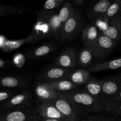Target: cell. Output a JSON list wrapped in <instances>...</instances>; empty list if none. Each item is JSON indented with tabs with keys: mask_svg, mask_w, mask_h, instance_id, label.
<instances>
[{
	"mask_svg": "<svg viewBox=\"0 0 121 121\" xmlns=\"http://www.w3.org/2000/svg\"><path fill=\"white\" fill-rule=\"evenodd\" d=\"M63 94L70 102L77 115H83L104 109L101 99L92 96L85 91L73 90Z\"/></svg>",
	"mask_w": 121,
	"mask_h": 121,
	"instance_id": "obj_1",
	"label": "cell"
},
{
	"mask_svg": "<svg viewBox=\"0 0 121 121\" xmlns=\"http://www.w3.org/2000/svg\"><path fill=\"white\" fill-rule=\"evenodd\" d=\"M52 11L43 10L37 13V18L30 36L32 43L50 37V17Z\"/></svg>",
	"mask_w": 121,
	"mask_h": 121,
	"instance_id": "obj_2",
	"label": "cell"
},
{
	"mask_svg": "<svg viewBox=\"0 0 121 121\" xmlns=\"http://www.w3.org/2000/svg\"><path fill=\"white\" fill-rule=\"evenodd\" d=\"M83 24L81 15L75 10L72 17L63 24L60 34V41L66 43L73 40L82 28Z\"/></svg>",
	"mask_w": 121,
	"mask_h": 121,
	"instance_id": "obj_3",
	"label": "cell"
},
{
	"mask_svg": "<svg viewBox=\"0 0 121 121\" xmlns=\"http://www.w3.org/2000/svg\"><path fill=\"white\" fill-rule=\"evenodd\" d=\"M118 43L100 34L98 41L93 47L96 61H100L105 59Z\"/></svg>",
	"mask_w": 121,
	"mask_h": 121,
	"instance_id": "obj_4",
	"label": "cell"
},
{
	"mask_svg": "<svg viewBox=\"0 0 121 121\" xmlns=\"http://www.w3.org/2000/svg\"><path fill=\"white\" fill-rule=\"evenodd\" d=\"M31 111L24 108L11 109L1 115L0 121H39V114Z\"/></svg>",
	"mask_w": 121,
	"mask_h": 121,
	"instance_id": "obj_5",
	"label": "cell"
},
{
	"mask_svg": "<svg viewBox=\"0 0 121 121\" xmlns=\"http://www.w3.org/2000/svg\"><path fill=\"white\" fill-rule=\"evenodd\" d=\"M35 111L43 118L58 119L62 121H69L58 111L52 102H42L37 105Z\"/></svg>",
	"mask_w": 121,
	"mask_h": 121,
	"instance_id": "obj_6",
	"label": "cell"
},
{
	"mask_svg": "<svg viewBox=\"0 0 121 121\" xmlns=\"http://www.w3.org/2000/svg\"><path fill=\"white\" fill-rule=\"evenodd\" d=\"M52 102L58 111L68 120H76L78 115L74 111L70 102L63 93H61Z\"/></svg>",
	"mask_w": 121,
	"mask_h": 121,
	"instance_id": "obj_7",
	"label": "cell"
},
{
	"mask_svg": "<svg viewBox=\"0 0 121 121\" xmlns=\"http://www.w3.org/2000/svg\"><path fill=\"white\" fill-rule=\"evenodd\" d=\"M76 51L72 48H67L63 51L54 60V64L57 66L69 70L76 65Z\"/></svg>",
	"mask_w": 121,
	"mask_h": 121,
	"instance_id": "obj_8",
	"label": "cell"
},
{
	"mask_svg": "<svg viewBox=\"0 0 121 121\" xmlns=\"http://www.w3.org/2000/svg\"><path fill=\"white\" fill-rule=\"evenodd\" d=\"M70 72V70L59 66L53 67L41 73L39 76V79L43 83L53 82L61 79H67Z\"/></svg>",
	"mask_w": 121,
	"mask_h": 121,
	"instance_id": "obj_9",
	"label": "cell"
},
{
	"mask_svg": "<svg viewBox=\"0 0 121 121\" xmlns=\"http://www.w3.org/2000/svg\"><path fill=\"white\" fill-rule=\"evenodd\" d=\"M102 98H112L121 90V78L118 75L108 79L101 80Z\"/></svg>",
	"mask_w": 121,
	"mask_h": 121,
	"instance_id": "obj_10",
	"label": "cell"
},
{
	"mask_svg": "<svg viewBox=\"0 0 121 121\" xmlns=\"http://www.w3.org/2000/svg\"><path fill=\"white\" fill-rule=\"evenodd\" d=\"M31 95L30 92H24L14 95L8 101L1 105V111H8L13 109L21 108L29 104Z\"/></svg>",
	"mask_w": 121,
	"mask_h": 121,
	"instance_id": "obj_11",
	"label": "cell"
},
{
	"mask_svg": "<svg viewBox=\"0 0 121 121\" xmlns=\"http://www.w3.org/2000/svg\"><path fill=\"white\" fill-rule=\"evenodd\" d=\"M100 34L101 33L96 26L93 22H89L82 31V40L84 47H93Z\"/></svg>",
	"mask_w": 121,
	"mask_h": 121,
	"instance_id": "obj_12",
	"label": "cell"
},
{
	"mask_svg": "<svg viewBox=\"0 0 121 121\" xmlns=\"http://www.w3.org/2000/svg\"><path fill=\"white\" fill-rule=\"evenodd\" d=\"M34 93L37 98L42 102H53L61 93L54 91L50 87L47 83H39L34 89Z\"/></svg>",
	"mask_w": 121,
	"mask_h": 121,
	"instance_id": "obj_13",
	"label": "cell"
},
{
	"mask_svg": "<svg viewBox=\"0 0 121 121\" xmlns=\"http://www.w3.org/2000/svg\"><path fill=\"white\" fill-rule=\"evenodd\" d=\"M113 1L111 0H101L93 5L89 9L87 17L90 22H92L97 19L105 16L108 9Z\"/></svg>",
	"mask_w": 121,
	"mask_h": 121,
	"instance_id": "obj_14",
	"label": "cell"
},
{
	"mask_svg": "<svg viewBox=\"0 0 121 121\" xmlns=\"http://www.w3.org/2000/svg\"><path fill=\"white\" fill-rule=\"evenodd\" d=\"M119 68H121V57L97 63L89 67L88 71L92 72H99L116 70Z\"/></svg>",
	"mask_w": 121,
	"mask_h": 121,
	"instance_id": "obj_15",
	"label": "cell"
},
{
	"mask_svg": "<svg viewBox=\"0 0 121 121\" xmlns=\"http://www.w3.org/2000/svg\"><path fill=\"white\" fill-rule=\"evenodd\" d=\"M95 58V52L93 47L83 48L77 57L76 65L82 68H86L90 66Z\"/></svg>",
	"mask_w": 121,
	"mask_h": 121,
	"instance_id": "obj_16",
	"label": "cell"
},
{
	"mask_svg": "<svg viewBox=\"0 0 121 121\" xmlns=\"http://www.w3.org/2000/svg\"><path fill=\"white\" fill-rule=\"evenodd\" d=\"M67 79L76 86L84 85L91 79V74L89 71L80 69L70 72Z\"/></svg>",
	"mask_w": 121,
	"mask_h": 121,
	"instance_id": "obj_17",
	"label": "cell"
},
{
	"mask_svg": "<svg viewBox=\"0 0 121 121\" xmlns=\"http://www.w3.org/2000/svg\"><path fill=\"white\" fill-rule=\"evenodd\" d=\"M84 86L85 91L92 95V96L98 99L102 98V85L101 80L90 79Z\"/></svg>",
	"mask_w": 121,
	"mask_h": 121,
	"instance_id": "obj_18",
	"label": "cell"
},
{
	"mask_svg": "<svg viewBox=\"0 0 121 121\" xmlns=\"http://www.w3.org/2000/svg\"><path fill=\"white\" fill-rule=\"evenodd\" d=\"M63 24L61 22L59 17L58 13L52 11L50 17V37L60 40V34Z\"/></svg>",
	"mask_w": 121,
	"mask_h": 121,
	"instance_id": "obj_19",
	"label": "cell"
},
{
	"mask_svg": "<svg viewBox=\"0 0 121 121\" xmlns=\"http://www.w3.org/2000/svg\"><path fill=\"white\" fill-rule=\"evenodd\" d=\"M32 43V38L30 35L24 39L16 40H8L4 39V42L1 43V48L4 52H10L20 48L26 43Z\"/></svg>",
	"mask_w": 121,
	"mask_h": 121,
	"instance_id": "obj_20",
	"label": "cell"
},
{
	"mask_svg": "<svg viewBox=\"0 0 121 121\" xmlns=\"http://www.w3.org/2000/svg\"><path fill=\"white\" fill-rule=\"evenodd\" d=\"M47 85L54 91L58 92H63L64 93L73 91L77 86L73 84L70 80L67 79H63L53 82L47 83Z\"/></svg>",
	"mask_w": 121,
	"mask_h": 121,
	"instance_id": "obj_21",
	"label": "cell"
},
{
	"mask_svg": "<svg viewBox=\"0 0 121 121\" xmlns=\"http://www.w3.org/2000/svg\"><path fill=\"white\" fill-rule=\"evenodd\" d=\"M121 0L113 1L108 9L104 18L108 22H111L121 18Z\"/></svg>",
	"mask_w": 121,
	"mask_h": 121,
	"instance_id": "obj_22",
	"label": "cell"
},
{
	"mask_svg": "<svg viewBox=\"0 0 121 121\" xmlns=\"http://www.w3.org/2000/svg\"><path fill=\"white\" fill-rule=\"evenodd\" d=\"M27 80L20 77L8 76L2 78L1 80V86L5 88H18L24 86Z\"/></svg>",
	"mask_w": 121,
	"mask_h": 121,
	"instance_id": "obj_23",
	"label": "cell"
},
{
	"mask_svg": "<svg viewBox=\"0 0 121 121\" xmlns=\"http://www.w3.org/2000/svg\"><path fill=\"white\" fill-rule=\"evenodd\" d=\"M104 108L112 114L121 117V100H116L111 98H102Z\"/></svg>",
	"mask_w": 121,
	"mask_h": 121,
	"instance_id": "obj_24",
	"label": "cell"
},
{
	"mask_svg": "<svg viewBox=\"0 0 121 121\" xmlns=\"http://www.w3.org/2000/svg\"><path fill=\"white\" fill-rule=\"evenodd\" d=\"M54 46L52 44H46L36 47L28 53V57L36 59L45 56L54 50Z\"/></svg>",
	"mask_w": 121,
	"mask_h": 121,
	"instance_id": "obj_25",
	"label": "cell"
},
{
	"mask_svg": "<svg viewBox=\"0 0 121 121\" xmlns=\"http://www.w3.org/2000/svg\"><path fill=\"white\" fill-rule=\"evenodd\" d=\"M29 11L24 7L11 5H0V15L2 17L15 15L17 14H22Z\"/></svg>",
	"mask_w": 121,
	"mask_h": 121,
	"instance_id": "obj_26",
	"label": "cell"
},
{
	"mask_svg": "<svg viewBox=\"0 0 121 121\" xmlns=\"http://www.w3.org/2000/svg\"><path fill=\"white\" fill-rule=\"evenodd\" d=\"M75 10L76 9H74L73 6L70 2H65L61 5L58 13L59 19L61 22L64 24L72 17Z\"/></svg>",
	"mask_w": 121,
	"mask_h": 121,
	"instance_id": "obj_27",
	"label": "cell"
},
{
	"mask_svg": "<svg viewBox=\"0 0 121 121\" xmlns=\"http://www.w3.org/2000/svg\"><path fill=\"white\" fill-rule=\"evenodd\" d=\"M64 3L63 0H47L44 4L43 9L46 11H53L62 5Z\"/></svg>",
	"mask_w": 121,
	"mask_h": 121,
	"instance_id": "obj_28",
	"label": "cell"
},
{
	"mask_svg": "<svg viewBox=\"0 0 121 121\" xmlns=\"http://www.w3.org/2000/svg\"><path fill=\"white\" fill-rule=\"evenodd\" d=\"M13 96V93L11 91H8V90L1 91V92H0V102L1 104L2 105L4 104Z\"/></svg>",
	"mask_w": 121,
	"mask_h": 121,
	"instance_id": "obj_29",
	"label": "cell"
},
{
	"mask_svg": "<svg viewBox=\"0 0 121 121\" xmlns=\"http://www.w3.org/2000/svg\"><path fill=\"white\" fill-rule=\"evenodd\" d=\"M72 3L78 6H83L85 4V1L84 0H73L72 1Z\"/></svg>",
	"mask_w": 121,
	"mask_h": 121,
	"instance_id": "obj_30",
	"label": "cell"
},
{
	"mask_svg": "<svg viewBox=\"0 0 121 121\" xmlns=\"http://www.w3.org/2000/svg\"><path fill=\"white\" fill-rule=\"evenodd\" d=\"M111 99H114V100H121V90L117 95H115L113 98H111Z\"/></svg>",
	"mask_w": 121,
	"mask_h": 121,
	"instance_id": "obj_31",
	"label": "cell"
},
{
	"mask_svg": "<svg viewBox=\"0 0 121 121\" xmlns=\"http://www.w3.org/2000/svg\"><path fill=\"white\" fill-rule=\"evenodd\" d=\"M5 64H6V61L5 59H2V58L0 59V67H1V69L3 68L4 67H5Z\"/></svg>",
	"mask_w": 121,
	"mask_h": 121,
	"instance_id": "obj_32",
	"label": "cell"
},
{
	"mask_svg": "<svg viewBox=\"0 0 121 121\" xmlns=\"http://www.w3.org/2000/svg\"><path fill=\"white\" fill-rule=\"evenodd\" d=\"M39 121H62L58 119H46V118H41V119H39Z\"/></svg>",
	"mask_w": 121,
	"mask_h": 121,
	"instance_id": "obj_33",
	"label": "cell"
},
{
	"mask_svg": "<svg viewBox=\"0 0 121 121\" xmlns=\"http://www.w3.org/2000/svg\"><path fill=\"white\" fill-rule=\"evenodd\" d=\"M83 121H102L96 120V119H87V120H84Z\"/></svg>",
	"mask_w": 121,
	"mask_h": 121,
	"instance_id": "obj_34",
	"label": "cell"
},
{
	"mask_svg": "<svg viewBox=\"0 0 121 121\" xmlns=\"http://www.w3.org/2000/svg\"><path fill=\"white\" fill-rule=\"evenodd\" d=\"M118 76H119V77H120V78H121V74H118Z\"/></svg>",
	"mask_w": 121,
	"mask_h": 121,
	"instance_id": "obj_35",
	"label": "cell"
},
{
	"mask_svg": "<svg viewBox=\"0 0 121 121\" xmlns=\"http://www.w3.org/2000/svg\"><path fill=\"white\" fill-rule=\"evenodd\" d=\"M68 121H76V120H69Z\"/></svg>",
	"mask_w": 121,
	"mask_h": 121,
	"instance_id": "obj_36",
	"label": "cell"
},
{
	"mask_svg": "<svg viewBox=\"0 0 121 121\" xmlns=\"http://www.w3.org/2000/svg\"></svg>",
	"mask_w": 121,
	"mask_h": 121,
	"instance_id": "obj_37",
	"label": "cell"
}]
</instances>
